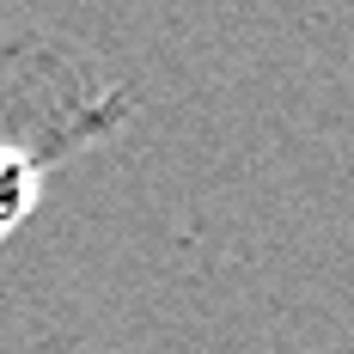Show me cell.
Segmentation results:
<instances>
[{
    "mask_svg": "<svg viewBox=\"0 0 354 354\" xmlns=\"http://www.w3.org/2000/svg\"><path fill=\"white\" fill-rule=\"evenodd\" d=\"M25 208H31V165H25L12 147H0V239L19 226Z\"/></svg>",
    "mask_w": 354,
    "mask_h": 354,
    "instance_id": "1",
    "label": "cell"
}]
</instances>
